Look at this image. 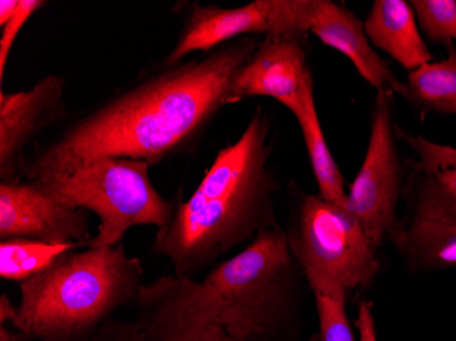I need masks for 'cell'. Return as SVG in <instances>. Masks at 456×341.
I'll return each mask as SVG.
<instances>
[{
	"label": "cell",
	"instance_id": "obj_19",
	"mask_svg": "<svg viewBox=\"0 0 456 341\" xmlns=\"http://www.w3.org/2000/svg\"><path fill=\"white\" fill-rule=\"evenodd\" d=\"M422 35L436 45H456L455 0H412Z\"/></svg>",
	"mask_w": 456,
	"mask_h": 341
},
{
	"label": "cell",
	"instance_id": "obj_3",
	"mask_svg": "<svg viewBox=\"0 0 456 341\" xmlns=\"http://www.w3.org/2000/svg\"><path fill=\"white\" fill-rule=\"evenodd\" d=\"M142 277L122 243L70 251L20 284L12 328L29 341H99L119 310L137 304Z\"/></svg>",
	"mask_w": 456,
	"mask_h": 341
},
{
	"label": "cell",
	"instance_id": "obj_6",
	"mask_svg": "<svg viewBox=\"0 0 456 341\" xmlns=\"http://www.w3.org/2000/svg\"><path fill=\"white\" fill-rule=\"evenodd\" d=\"M289 248L314 295L347 299L366 289L380 271L378 248L345 207L289 184Z\"/></svg>",
	"mask_w": 456,
	"mask_h": 341
},
{
	"label": "cell",
	"instance_id": "obj_24",
	"mask_svg": "<svg viewBox=\"0 0 456 341\" xmlns=\"http://www.w3.org/2000/svg\"><path fill=\"white\" fill-rule=\"evenodd\" d=\"M357 328L360 332V341H379L371 302H361L358 307Z\"/></svg>",
	"mask_w": 456,
	"mask_h": 341
},
{
	"label": "cell",
	"instance_id": "obj_9",
	"mask_svg": "<svg viewBox=\"0 0 456 341\" xmlns=\"http://www.w3.org/2000/svg\"><path fill=\"white\" fill-rule=\"evenodd\" d=\"M135 306L140 341H245L215 320L194 277L163 274L141 287Z\"/></svg>",
	"mask_w": 456,
	"mask_h": 341
},
{
	"label": "cell",
	"instance_id": "obj_12",
	"mask_svg": "<svg viewBox=\"0 0 456 341\" xmlns=\"http://www.w3.org/2000/svg\"><path fill=\"white\" fill-rule=\"evenodd\" d=\"M307 36L266 33L232 82L230 102L248 97H273L297 114L302 85L309 73Z\"/></svg>",
	"mask_w": 456,
	"mask_h": 341
},
{
	"label": "cell",
	"instance_id": "obj_2",
	"mask_svg": "<svg viewBox=\"0 0 456 341\" xmlns=\"http://www.w3.org/2000/svg\"><path fill=\"white\" fill-rule=\"evenodd\" d=\"M269 132L268 115L257 107L238 141L217 153L191 199H181L170 222L159 228L151 254L168 258L173 273L196 279L223 254L279 224Z\"/></svg>",
	"mask_w": 456,
	"mask_h": 341
},
{
	"label": "cell",
	"instance_id": "obj_17",
	"mask_svg": "<svg viewBox=\"0 0 456 341\" xmlns=\"http://www.w3.org/2000/svg\"><path fill=\"white\" fill-rule=\"evenodd\" d=\"M404 100L421 114L456 117V45L447 47V56L407 74Z\"/></svg>",
	"mask_w": 456,
	"mask_h": 341
},
{
	"label": "cell",
	"instance_id": "obj_4",
	"mask_svg": "<svg viewBox=\"0 0 456 341\" xmlns=\"http://www.w3.org/2000/svg\"><path fill=\"white\" fill-rule=\"evenodd\" d=\"M301 277L286 230L276 224L212 268L199 289L215 320L235 337L294 341L301 325Z\"/></svg>",
	"mask_w": 456,
	"mask_h": 341
},
{
	"label": "cell",
	"instance_id": "obj_1",
	"mask_svg": "<svg viewBox=\"0 0 456 341\" xmlns=\"http://www.w3.org/2000/svg\"><path fill=\"white\" fill-rule=\"evenodd\" d=\"M258 40L238 38L199 58L151 74L74 118L28 156L24 181L102 156L158 166L188 152L217 112L232 104V82Z\"/></svg>",
	"mask_w": 456,
	"mask_h": 341
},
{
	"label": "cell",
	"instance_id": "obj_28",
	"mask_svg": "<svg viewBox=\"0 0 456 341\" xmlns=\"http://www.w3.org/2000/svg\"><path fill=\"white\" fill-rule=\"evenodd\" d=\"M0 341H29L20 330L10 329L6 325H0Z\"/></svg>",
	"mask_w": 456,
	"mask_h": 341
},
{
	"label": "cell",
	"instance_id": "obj_21",
	"mask_svg": "<svg viewBox=\"0 0 456 341\" xmlns=\"http://www.w3.org/2000/svg\"><path fill=\"white\" fill-rule=\"evenodd\" d=\"M314 299L322 341H355L346 313L347 299H337L324 295H314Z\"/></svg>",
	"mask_w": 456,
	"mask_h": 341
},
{
	"label": "cell",
	"instance_id": "obj_13",
	"mask_svg": "<svg viewBox=\"0 0 456 341\" xmlns=\"http://www.w3.org/2000/svg\"><path fill=\"white\" fill-rule=\"evenodd\" d=\"M307 32L322 45L350 59L360 76L376 91H388L404 97L406 82H402L370 45L363 22L354 12L332 0H309Z\"/></svg>",
	"mask_w": 456,
	"mask_h": 341
},
{
	"label": "cell",
	"instance_id": "obj_7",
	"mask_svg": "<svg viewBox=\"0 0 456 341\" xmlns=\"http://www.w3.org/2000/svg\"><path fill=\"white\" fill-rule=\"evenodd\" d=\"M392 94L378 92L362 166L347 189L345 209L362 224L376 248L399 224L396 207L403 190V166L396 148Z\"/></svg>",
	"mask_w": 456,
	"mask_h": 341
},
{
	"label": "cell",
	"instance_id": "obj_14",
	"mask_svg": "<svg viewBox=\"0 0 456 341\" xmlns=\"http://www.w3.org/2000/svg\"><path fill=\"white\" fill-rule=\"evenodd\" d=\"M268 32L269 20L263 0L234 9L194 4L184 17L175 47L163 59V66L173 68L191 53H211L238 38L265 36Z\"/></svg>",
	"mask_w": 456,
	"mask_h": 341
},
{
	"label": "cell",
	"instance_id": "obj_27",
	"mask_svg": "<svg viewBox=\"0 0 456 341\" xmlns=\"http://www.w3.org/2000/svg\"><path fill=\"white\" fill-rule=\"evenodd\" d=\"M20 6V0H2L0 2V27H4L12 20Z\"/></svg>",
	"mask_w": 456,
	"mask_h": 341
},
{
	"label": "cell",
	"instance_id": "obj_23",
	"mask_svg": "<svg viewBox=\"0 0 456 341\" xmlns=\"http://www.w3.org/2000/svg\"><path fill=\"white\" fill-rule=\"evenodd\" d=\"M99 341H140L137 324L114 318L102 329Z\"/></svg>",
	"mask_w": 456,
	"mask_h": 341
},
{
	"label": "cell",
	"instance_id": "obj_18",
	"mask_svg": "<svg viewBox=\"0 0 456 341\" xmlns=\"http://www.w3.org/2000/svg\"><path fill=\"white\" fill-rule=\"evenodd\" d=\"M84 246L73 242L51 245L30 240H0V277L14 283H25L47 271L61 256Z\"/></svg>",
	"mask_w": 456,
	"mask_h": 341
},
{
	"label": "cell",
	"instance_id": "obj_16",
	"mask_svg": "<svg viewBox=\"0 0 456 341\" xmlns=\"http://www.w3.org/2000/svg\"><path fill=\"white\" fill-rule=\"evenodd\" d=\"M301 127L302 137L306 145L310 166L314 169V179L319 187V196L325 201L338 207H346L347 190L345 176L340 173L339 166L328 148L314 100V81L312 71L307 73L302 85L299 96V109L294 115Z\"/></svg>",
	"mask_w": 456,
	"mask_h": 341
},
{
	"label": "cell",
	"instance_id": "obj_5",
	"mask_svg": "<svg viewBox=\"0 0 456 341\" xmlns=\"http://www.w3.org/2000/svg\"><path fill=\"white\" fill-rule=\"evenodd\" d=\"M150 168L147 161L102 156L29 182L61 204L96 213L99 230L89 246L110 248L122 243L132 228L159 230L173 217L181 194L164 199L151 181Z\"/></svg>",
	"mask_w": 456,
	"mask_h": 341
},
{
	"label": "cell",
	"instance_id": "obj_8",
	"mask_svg": "<svg viewBox=\"0 0 456 341\" xmlns=\"http://www.w3.org/2000/svg\"><path fill=\"white\" fill-rule=\"evenodd\" d=\"M406 187L407 219L388 240L414 272L456 268V205L432 174L412 161Z\"/></svg>",
	"mask_w": 456,
	"mask_h": 341
},
{
	"label": "cell",
	"instance_id": "obj_22",
	"mask_svg": "<svg viewBox=\"0 0 456 341\" xmlns=\"http://www.w3.org/2000/svg\"><path fill=\"white\" fill-rule=\"evenodd\" d=\"M45 4L47 2L45 0H20L17 12L12 15V20L2 27V38H0V78L2 81L6 73V66L9 63L12 45L20 36V30L38 10L45 7Z\"/></svg>",
	"mask_w": 456,
	"mask_h": 341
},
{
	"label": "cell",
	"instance_id": "obj_20",
	"mask_svg": "<svg viewBox=\"0 0 456 341\" xmlns=\"http://www.w3.org/2000/svg\"><path fill=\"white\" fill-rule=\"evenodd\" d=\"M396 137L404 141L414 152L419 155L416 161L419 168L427 173L433 174L443 169H455L456 171V148L442 143L432 142L422 135H412L406 130L396 126Z\"/></svg>",
	"mask_w": 456,
	"mask_h": 341
},
{
	"label": "cell",
	"instance_id": "obj_25",
	"mask_svg": "<svg viewBox=\"0 0 456 341\" xmlns=\"http://www.w3.org/2000/svg\"><path fill=\"white\" fill-rule=\"evenodd\" d=\"M433 178L439 184L440 189L452 199L456 205V171L455 169H443L432 174Z\"/></svg>",
	"mask_w": 456,
	"mask_h": 341
},
{
	"label": "cell",
	"instance_id": "obj_10",
	"mask_svg": "<svg viewBox=\"0 0 456 341\" xmlns=\"http://www.w3.org/2000/svg\"><path fill=\"white\" fill-rule=\"evenodd\" d=\"M65 92L66 78L59 74L38 79L28 91L0 92V183L24 181L27 149L68 119Z\"/></svg>",
	"mask_w": 456,
	"mask_h": 341
},
{
	"label": "cell",
	"instance_id": "obj_11",
	"mask_svg": "<svg viewBox=\"0 0 456 341\" xmlns=\"http://www.w3.org/2000/svg\"><path fill=\"white\" fill-rule=\"evenodd\" d=\"M6 240L89 248V210L61 204L29 181L0 183V240Z\"/></svg>",
	"mask_w": 456,
	"mask_h": 341
},
{
	"label": "cell",
	"instance_id": "obj_15",
	"mask_svg": "<svg viewBox=\"0 0 456 341\" xmlns=\"http://www.w3.org/2000/svg\"><path fill=\"white\" fill-rule=\"evenodd\" d=\"M363 29L373 48L391 56L407 73L435 61L419 30L416 12L406 0H375Z\"/></svg>",
	"mask_w": 456,
	"mask_h": 341
},
{
	"label": "cell",
	"instance_id": "obj_26",
	"mask_svg": "<svg viewBox=\"0 0 456 341\" xmlns=\"http://www.w3.org/2000/svg\"><path fill=\"white\" fill-rule=\"evenodd\" d=\"M18 306H15L10 297L6 295L0 296V325L14 324L15 318H17Z\"/></svg>",
	"mask_w": 456,
	"mask_h": 341
}]
</instances>
